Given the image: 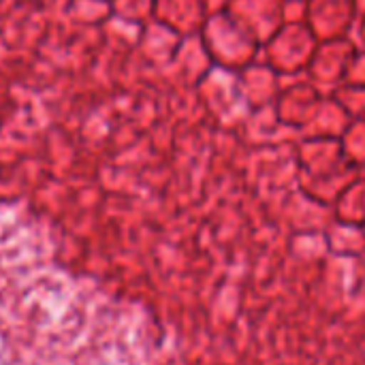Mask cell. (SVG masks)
Masks as SVG:
<instances>
[{
	"instance_id": "12",
	"label": "cell",
	"mask_w": 365,
	"mask_h": 365,
	"mask_svg": "<svg viewBox=\"0 0 365 365\" xmlns=\"http://www.w3.org/2000/svg\"><path fill=\"white\" fill-rule=\"evenodd\" d=\"M331 94L353 120H365V86L342 83L336 90H331Z\"/></svg>"
},
{
	"instance_id": "15",
	"label": "cell",
	"mask_w": 365,
	"mask_h": 365,
	"mask_svg": "<svg viewBox=\"0 0 365 365\" xmlns=\"http://www.w3.org/2000/svg\"><path fill=\"white\" fill-rule=\"evenodd\" d=\"M355 4H357V13L361 19V17H365V0H355Z\"/></svg>"
},
{
	"instance_id": "5",
	"label": "cell",
	"mask_w": 365,
	"mask_h": 365,
	"mask_svg": "<svg viewBox=\"0 0 365 365\" xmlns=\"http://www.w3.org/2000/svg\"><path fill=\"white\" fill-rule=\"evenodd\" d=\"M359 43L357 38L351 36H340V38H327L319 41L312 60L306 68V77L314 81L323 92H331L338 86L346 81L351 62L355 58Z\"/></svg>"
},
{
	"instance_id": "3",
	"label": "cell",
	"mask_w": 365,
	"mask_h": 365,
	"mask_svg": "<svg viewBox=\"0 0 365 365\" xmlns=\"http://www.w3.org/2000/svg\"><path fill=\"white\" fill-rule=\"evenodd\" d=\"M199 90L205 101V107L220 122V126L235 128L248 120L252 109L242 90L237 71L214 66L199 81Z\"/></svg>"
},
{
	"instance_id": "11",
	"label": "cell",
	"mask_w": 365,
	"mask_h": 365,
	"mask_svg": "<svg viewBox=\"0 0 365 365\" xmlns=\"http://www.w3.org/2000/svg\"><path fill=\"white\" fill-rule=\"evenodd\" d=\"M340 148L344 158L355 169H365V120L351 122V126L340 137Z\"/></svg>"
},
{
	"instance_id": "13",
	"label": "cell",
	"mask_w": 365,
	"mask_h": 365,
	"mask_svg": "<svg viewBox=\"0 0 365 365\" xmlns=\"http://www.w3.org/2000/svg\"><path fill=\"white\" fill-rule=\"evenodd\" d=\"M344 83L365 86V47H361V45L355 51V58L351 62V68H349V75H346V81Z\"/></svg>"
},
{
	"instance_id": "14",
	"label": "cell",
	"mask_w": 365,
	"mask_h": 365,
	"mask_svg": "<svg viewBox=\"0 0 365 365\" xmlns=\"http://www.w3.org/2000/svg\"><path fill=\"white\" fill-rule=\"evenodd\" d=\"M355 38H357V43L365 47V17L359 19V24H357V28H355V34H353Z\"/></svg>"
},
{
	"instance_id": "10",
	"label": "cell",
	"mask_w": 365,
	"mask_h": 365,
	"mask_svg": "<svg viewBox=\"0 0 365 365\" xmlns=\"http://www.w3.org/2000/svg\"><path fill=\"white\" fill-rule=\"evenodd\" d=\"M353 118L346 109L336 101L331 92L325 94L323 103L319 105L310 124L299 133V137H321V139H340L344 130L351 126Z\"/></svg>"
},
{
	"instance_id": "7",
	"label": "cell",
	"mask_w": 365,
	"mask_h": 365,
	"mask_svg": "<svg viewBox=\"0 0 365 365\" xmlns=\"http://www.w3.org/2000/svg\"><path fill=\"white\" fill-rule=\"evenodd\" d=\"M297 156L306 171L319 180L331 175L355 173L357 169L344 158L340 139H321V137H297Z\"/></svg>"
},
{
	"instance_id": "4",
	"label": "cell",
	"mask_w": 365,
	"mask_h": 365,
	"mask_svg": "<svg viewBox=\"0 0 365 365\" xmlns=\"http://www.w3.org/2000/svg\"><path fill=\"white\" fill-rule=\"evenodd\" d=\"M327 92H323L314 81H310L306 75L302 77H291L284 79V86L276 98L274 113L278 118V122L295 133L299 137V133L310 124V120L314 118L319 105L323 103Z\"/></svg>"
},
{
	"instance_id": "9",
	"label": "cell",
	"mask_w": 365,
	"mask_h": 365,
	"mask_svg": "<svg viewBox=\"0 0 365 365\" xmlns=\"http://www.w3.org/2000/svg\"><path fill=\"white\" fill-rule=\"evenodd\" d=\"M242 90L250 109H265L272 107L284 86V77L272 68L263 58H257L242 71H237Z\"/></svg>"
},
{
	"instance_id": "6",
	"label": "cell",
	"mask_w": 365,
	"mask_h": 365,
	"mask_svg": "<svg viewBox=\"0 0 365 365\" xmlns=\"http://www.w3.org/2000/svg\"><path fill=\"white\" fill-rule=\"evenodd\" d=\"M319 41L355 34L359 13L355 0H306V17Z\"/></svg>"
},
{
	"instance_id": "8",
	"label": "cell",
	"mask_w": 365,
	"mask_h": 365,
	"mask_svg": "<svg viewBox=\"0 0 365 365\" xmlns=\"http://www.w3.org/2000/svg\"><path fill=\"white\" fill-rule=\"evenodd\" d=\"M287 0H229L227 11L263 45L287 21Z\"/></svg>"
},
{
	"instance_id": "2",
	"label": "cell",
	"mask_w": 365,
	"mask_h": 365,
	"mask_svg": "<svg viewBox=\"0 0 365 365\" xmlns=\"http://www.w3.org/2000/svg\"><path fill=\"white\" fill-rule=\"evenodd\" d=\"M319 45V38L310 30V26L299 21H284L276 34H272L263 47L261 58L276 68L284 79L306 75V68L312 60V53Z\"/></svg>"
},
{
	"instance_id": "1",
	"label": "cell",
	"mask_w": 365,
	"mask_h": 365,
	"mask_svg": "<svg viewBox=\"0 0 365 365\" xmlns=\"http://www.w3.org/2000/svg\"><path fill=\"white\" fill-rule=\"evenodd\" d=\"M199 34L216 66L242 71L261 58L263 45L227 9L210 13Z\"/></svg>"
}]
</instances>
